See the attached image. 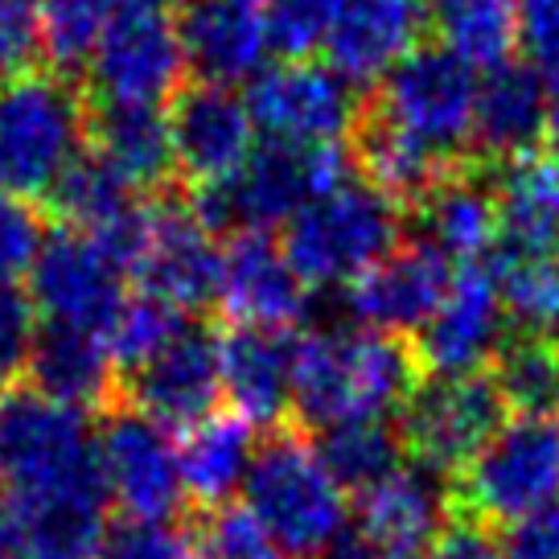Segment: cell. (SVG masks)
Returning <instances> with one entry per match:
<instances>
[{"label": "cell", "instance_id": "cell-53", "mask_svg": "<svg viewBox=\"0 0 559 559\" xmlns=\"http://www.w3.org/2000/svg\"><path fill=\"white\" fill-rule=\"evenodd\" d=\"M251 4H272V0H251Z\"/></svg>", "mask_w": 559, "mask_h": 559}, {"label": "cell", "instance_id": "cell-42", "mask_svg": "<svg viewBox=\"0 0 559 559\" xmlns=\"http://www.w3.org/2000/svg\"><path fill=\"white\" fill-rule=\"evenodd\" d=\"M41 0H0V87L41 62Z\"/></svg>", "mask_w": 559, "mask_h": 559}, {"label": "cell", "instance_id": "cell-28", "mask_svg": "<svg viewBox=\"0 0 559 559\" xmlns=\"http://www.w3.org/2000/svg\"><path fill=\"white\" fill-rule=\"evenodd\" d=\"M255 449H260L255 424H247L239 412H214L210 419H202L177 444L186 498L202 510L227 507L230 493L243 489Z\"/></svg>", "mask_w": 559, "mask_h": 559}, {"label": "cell", "instance_id": "cell-37", "mask_svg": "<svg viewBox=\"0 0 559 559\" xmlns=\"http://www.w3.org/2000/svg\"><path fill=\"white\" fill-rule=\"evenodd\" d=\"M193 547L198 559H288L243 507L206 510V519L193 531Z\"/></svg>", "mask_w": 559, "mask_h": 559}, {"label": "cell", "instance_id": "cell-32", "mask_svg": "<svg viewBox=\"0 0 559 559\" xmlns=\"http://www.w3.org/2000/svg\"><path fill=\"white\" fill-rule=\"evenodd\" d=\"M313 449L342 493H370L386 477H395L407 456L400 428H391L386 419H346L321 428Z\"/></svg>", "mask_w": 559, "mask_h": 559}, {"label": "cell", "instance_id": "cell-46", "mask_svg": "<svg viewBox=\"0 0 559 559\" xmlns=\"http://www.w3.org/2000/svg\"><path fill=\"white\" fill-rule=\"evenodd\" d=\"M0 559H29V543H25V526H21L17 510L0 502Z\"/></svg>", "mask_w": 559, "mask_h": 559}, {"label": "cell", "instance_id": "cell-5", "mask_svg": "<svg viewBox=\"0 0 559 559\" xmlns=\"http://www.w3.org/2000/svg\"><path fill=\"white\" fill-rule=\"evenodd\" d=\"M349 177V160L342 144L300 148L263 140L251 157L230 177L190 193V206L206 223L210 235H251V230L288 227L313 198L330 193Z\"/></svg>", "mask_w": 559, "mask_h": 559}, {"label": "cell", "instance_id": "cell-36", "mask_svg": "<svg viewBox=\"0 0 559 559\" xmlns=\"http://www.w3.org/2000/svg\"><path fill=\"white\" fill-rule=\"evenodd\" d=\"M181 325H186V313L169 309V305L157 297L136 293V297L123 300L120 317L111 321V330H107V349H111L116 367L128 374V370L144 367L157 349L169 346L177 333H181Z\"/></svg>", "mask_w": 559, "mask_h": 559}, {"label": "cell", "instance_id": "cell-26", "mask_svg": "<svg viewBox=\"0 0 559 559\" xmlns=\"http://www.w3.org/2000/svg\"><path fill=\"white\" fill-rule=\"evenodd\" d=\"M25 383L34 386L37 395L67 403L74 412H104L120 400V391H116L120 367L107 349L104 333L53 325V321H41Z\"/></svg>", "mask_w": 559, "mask_h": 559}, {"label": "cell", "instance_id": "cell-38", "mask_svg": "<svg viewBox=\"0 0 559 559\" xmlns=\"http://www.w3.org/2000/svg\"><path fill=\"white\" fill-rule=\"evenodd\" d=\"M37 333H41V313L34 297L17 284H4L0 288V395L25 383Z\"/></svg>", "mask_w": 559, "mask_h": 559}, {"label": "cell", "instance_id": "cell-20", "mask_svg": "<svg viewBox=\"0 0 559 559\" xmlns=\"http://www.w3.org/2000/svg\"><path fill=\"white\" fill-rule=\"evenodd\" d=\"M428 29V0H337L330 34H325V67L346 83H379L386 70L403 62Z\"/></svg>", "mask_w": 559, "mask_h": 559}, {"label": "cell", "instance_id": "cell-3", "mask_svg": "<svg viewBox=\"0 0 559 559\" xmlns=\"http://www.w3.org/2000/svg\"><path fill=\"white\" fill-rule=\"evenodd\" d=\"M243 498V510L288 559H317L346 539V493L297 428H272L260 440Z\"/></svg>", "mask_w": 559, "mask_h": 559}, {"label": "cell", "instance_id": "cell-34", "mask_svg": "<svg viewBox=\"0 0 559 559\" xmlns=\"http://www.w3.org/2000/svg\"><path fill=\"white\" fill-rule=\"evenodd\" d=\"M489 276L502 293L510 321L526 330H547L559 317V260L556 251H519L493 247Z\"/></svg>", "mask_w": 559, "mask_h": 559}, {"label": "cell", "instance_id": "cell-2", "mask_svg": "<svg viewBox=\"0 0 559 559\" xmlns=\"http://www.w3.org/2000/svg\"><path fill=\"white\" fill-rule=\"evenodd\" d=\"M0 477L13 507L107 498L87 412L17 386L0 395ZM111 502V498H107Z\"/></svg>", "mask_w": 559, "mask_h": 559}, {"label": "cell", "instance_id": "cell-21", "mask_svg": "<svg viewBox=\"0 0 559 559\" xmlns=\"http://www.w3.org/2000/svg\"><path fill=\"white\" fill-rule=\"evenodd\" d=\"M218 305L235 325L255 330H293L309 313V284L293 272L284 247L263 235H235L223 247V284Z\"/></svg>", "mask_w": 559, "mask_h": 559}, {"label": "cell", "instance_id": "cell-50", "mask_svg": "<svg viewBox=\"0 0 559 559\" xmlns=\"http://www.w3.org/2000/svg\"><path fill=\"white\" fill-rule=\"evenodd\" d=\"M148 4H160V9H165V4H186V0H148Z\"/></svg>", "mask_w": 559, "mask_h": 559}, {"label": "cell", "instance_id": "cell-4", "mask_svg": "<svg viewBox=\"0 0 559 559\" xmlns=\"http://www.w3.org/2000/svg\"><path fill=\"white\" fill-rule=\"evenodd\" d=\"M362 111L444 169L477 160V70L444 46H416L403 62H395L374 83V95L370 104H362Z\"/></svg>", "mask_w": 559, "mask_h": 559}, {"label": "cell", "instance_id": "cell-13", "mask_svg": "<svg viewBox=\"0 0 559 559\" xmlns=\"http://www.w3.org/2000/svg\"><path fill=\"white\" fill-rule=\"evenodd\" d=\"M123 280L128 272L91 235L53 227L29 267V297L37 313L53 325H74L107 337L128 300Z\"/></svg>", "mask_w": 559, "mask_h": 559}, {"label": "cell", "instance_id": "cell-30", "mask_svg": "<svg viewBox=\"0 0 559 559\" xmlns=\"http://www.w3.org/2000/svg\"><path fill=\"white\" fill-rule=\"evenodd\" d=\"M41 202L62 227L83 230V235H104L140 210L132 202V186L91 144L58 174Z\"/></svg>", "mask_w": 559, "mask_h": 559}, {"label": "cell", "instance_id": "cell-29", "mask_svg": "<svg viewBox=\"0 0 559 559\" xmlns=\"http://www.w3.org/2000/svg\"><path fill=\"white\" fill-rule=\"evenodd\" d=\"M498 190V247L559 251V169L547 157L493 165Z\"/></svg>", "mask_w": 559, "mask_h": 559}, {"label": "cell", "instance_id": "cell-44", "mask_svg": "<svg viewBox=\"0 0 559 559\" xmlns=\"http://www.w3.org/2000/svg\"><path fill=\"white\" fill-rule=\"evenodd\" d=\"M510 559H559V502L535 510L531 519L510 526L507 535Z\"/></svg>", "mask_w": 559, "mask_h": 559}, {"label": "cell", "instance_id": "cell-17", "mask_svg": "<svg viewBox=\"0 0 559 559\" xmlns=\"http://www.w3.org/2000/svg\"><path fill=\"white\" fill-rule=\"evenodd\" d=\"M165 116H169L177 177L190 190L230 177L255 148V123L247 99L235 87L190 83L169 99Z\"/></svg>", "mask_w": 559, "mask_h": 559}, {"label": "cell", "instance_id": "cell-25", "mask_svg": "<svg viewBox=\"0 0 559 559\" xmlns=\"http://www.w3.org/2000/svg\"><path fill=\"white\" fill-rule=\"evenodd\" d=\"M547 83L531 62H502L477 79V116H473V153L486 165L531 157L547 136Z\"/></svg>", "mask_w": 559, "mask_h": 559}, {"label": "cell", "instance_id": "cell-51", "mask_svg": "<svg viewBox=\"0 0 559 559\" xmlns=\"http://www.w3.org/2000/svg\"><path fill=\"white\" fill-rule=\"evenodd\" d=\"M551 342H556V349H559V317H556V325H551Z\"/></svg>", "mask_w": 559, "mask_h": 559}, {"label": "cell", "instance_id": "cell-23", "mask_svg": "<svg viewBox=\"0 0 559 559\" xmlns=\"http://www.w3.org/2000/svg\"><path fill=\"white\" fill-rule=\"evenodd\" d=\"M297 349L300 342L288 330L230 325L227 333H218L223 395L235 403V412L247 424L284 428L297 386Z\"/></svg>", "mask_w": 559, "mask_h": 559}, {"label": "cell", "instance_id": "cell-16", "mask_svg": "<svg viewBox=\"0 0 559 559\" xmlns=\"http://www.w3.org/2000/svg\"><path fill=\"white\" fill-rule=\"evenodd\" d=\"M510 337V313L502 293L489 276V267H461L449 284L437 313L419 330L416 358L432 379L453 374H481L486 362L498 358V349Z\"/></svg>", "mask_w": 559, "mask_h": 559}, {"label": "cell", "instance_id": "cell-48", "mask_svg": "<svg viewBox=\"0 0 559 559\" xmlns=\"http://www.w3.org/2000/svg\"><path fill=\"white\" fill-rule=\"evenodd\" d=\"M543 144H547V160L559 169V99L551 104V116H547V136H543Z\"/></svg>", "mask_w": 559, "mask_h": 559}, {"label": "cell", "instance_id": "cell-9", "mask_svg": "<svg viewBox=\"0 0 559 559\" xmlns=\"http://www.w3.org/2000/svg\"><path fill=\"white\" fill-rule=\"evenodd\" d=\"M507 424V403L489 374L428 379L400 412V437L419 469L453 481Z\"/></svg>", "mask_w": 559, "mask_h": 559}, {"label": "cell", "instance_id": "cell-47", "mask_svg": "<svg viewBox=\"0 0 559 559\" xmlns=\"http://www.w3.org/2000/svg\"><path fill=\"white\" fill-rule=\"evenodd\" d=\"M317 559H374V556H370L367 547H362V543L354 539V535H346V539H342V543H333L330 551H321V556H317Z\"/></svg>", "mask_w": 559, "mask_h": 559}, {"label": "cell", "instance_id": "cell-52", "mask_svg": "<svg viewBox=\"0 0 559 559\" xmlns=\"http://www.w3.org/2000/svg\"><path fill=\"white\" fill-rule=\"evenodd\" d=\"M0 502H4V477H0Z\"/></svg>", "mask_w": 559, "mask_h": 559}, {"label": "cell", "instance_id": "cell-11", "mask_svg": "<svg viewBox=\"0 0 559 559\" xmlns=\"http://www.w3.org/2000/svg\"><path fill=\"white\" fill-rule=\"evenodd\" d=\"M99 473L107 498L123 510V519H174L186 502L181 461H177L174 432L157 419L136 412L132 403L116 400L99 412L95 428Z\"/></svg>", "mask_w": 559, "mask_h": 559}, {"label": "cell", "instance_id": "cell-49", "mask_svg": "<svg viewBox=\"0 0 559 559\" xmlns=\"http://www.w3.org/2000/svg\"><path fill=\"white\" fill-rule=\"evenodd\" d=\"M514 4H519V17H523V13H531V9H543V4H551V0H514Z\"/></svg>", "mask_w": 559, "mask_h": 559}, {"label": "cell", "instance_id": "cell-40", "mask_svg": "<svg viewBox=\"0 0 559 559\" xmlns=\"http://www.w3.org/2000/svg\"><path fill=\"white\" fill-rule=\"evenodd\" d=\"M337 0H272L267 4V46L284 53V62H300L325 46Z\"/></svg>", "mask_w": 559, "mask_h": 559}, {"label": "cell", "instance_id": "cell-39", "mask_svg": "<svg viewBox=\"0 0 559 559\" xmlns=\"http://www.w3.org/2000/svg\"><path fill=\"white\" fill-rule=\"evenodd\" d=\"M95 559H198L193 531L174 519H120L107 523L104 547Z\"/></svg>", "mask_w": 559, "mask_h": 559}, {"label": "cell", "instance_id": "cell-24", "mask_svg": "<svg viewBox=\"0 0 559 559\" xmlns=\"http://www.w3.org/2000/svg\"><path fill=\"white\" fill-rule=\"evenodd\" d=\"M416 243L432 247L449 263L481 260L498 247V190L493 165L469 160L440 177L416 206Z\"/></svg>", "mask_w": 559, "mask_h": 559}, {"label": "cell", "instance_id": "cell-41", "mask_svg": "<svg viewBox=\"0 0 559 559\" xmlns=\"http://www.w3.org/2000/svg\"><path fill=\"white\" fill-rule=\"evenodd\" d=\"M41 243H46V214L29 198L0 193V288L29 276Z\"/></svg>", "mask_w": 559, "mask_h": 559}, {"label": "cell", "instance_id": "cell-10", "mask_svg": "<svg viewBox=\"0 0 559 559\" xmlns=\"http://www.w3.org/2000/svg\"><path fill=\"white\" fill-rule=\"evenodd\" d=\"M243 99L255 132L280 144H300V148L342 144L362 116L358 87L325 62H309V58L260 70L247 83Z\"/></svg>", "mask_w": 559, "mask_h": 559}, {"label": "cell", "instance_id": "cell-31", "mask_svg": "<svg viewBox=\"0 0 559 559\" xmlns=\"http://www.w3.org/2000/svg\"><path fill=\"white\" fill-rule=\"evenodd\" d=\"M428 25L440 34V46L473 70L510 62L523 37V17L514 0H428Z\"/></svg>", "mask_w": 559, "mask_h": 559}, {"label": "cell", "instance_id": "cell-19", "mask_svg": "<svg viewBox=\"0 0 559 559\" xmlns=\"http://www.w3.org/2000/svg\"><path fill=\"white\" fill-rule=\"evenodd\" d=\"M449 284H453V267L444 255L424 243H407L383 255L354 284H346L342 305L358 330L400 337V333H416L428 325Z\"/></svg>", "mask_w": 559, "mask_h": 559}, {"label": "cell", "instance_id": "cell-22", "mask_svg": "<svg viewBox=\"0 0 559 559\" xmlns=\"http://www.w3.org/2000/svg\"><path fill=\"white\" fill-rule=\"evenodd\" d=\"M177 41L186 53V70L198 83H251L263 70L267 21L251 0H186L177 13Z\"/></svg>", "mask_w": 559, "mask_h": 559}, {"label": "cell", "instance_id": "cell-7", "mask_svg": "<svg viewBox=\"0 0 559 559\" xmlns=\"http://www.w3.org/2000/svg\"><path fill=\"white\" fill-rule=\"evenodd\" d=\"M91 104L74 79L34 70L0 87V193L46 198L58 174L87 148Z\"/></svg>", "mask_w": 559, "mask_h": 559}, {"label": "cell", "instance_id": "cell-43", "mask_svg": "<svg viewBox=\"0 0 559 559\" xmlns=\"http://www.w3.org/2000/svg\"><path fill=\"white\" fill-rule=\"evenodd\" d=\"M523 41L526 62L539 70V79L551 91H559V0L523 13Z\"/></svg>", "mask_w": 559, "mask_h": 559}, {"label": "cell", "instance_id": "cell-33", "mask_svg": "<svg viewBox=\"0 0 559 559\" xmlns=\"http://www.w3.org/2000/svg\"><path fill=\"white\" fill-rule=\"evenodd\" d=\"M489 379L519 416L559 419V349L543 330L510 333Z\"/></svg>", "mask_w": 559, "mask_h": 559}, {"label": "cell", "instance_id": "cell-14", "mask_svg": "<svg viewBox=\"0 0 559 559\" xmlns=\"http://www.w3.org/2000/svg\"><path fill=\"white\" fill-rule=\"evenodd\" d=\"M132 272L144 297L165 300L177 313H198L206 305H218L223 247L218 235H210L206 223L198 218L190 198L160 193V202L148 206V235Z\"/></svg>", "mask_w": 559, "mask_h": 559}, {"label": "cell", "instance_id": "cell-12", "mask_svg": "<svg viewBox=\"0 0 559 559\" xmlns=\"http://www.w3.org/2000/svg\"><path fill=\"white\" fill-rule=\"evenodd\" d=\"M91 87L111 104L160 107L181 91L186 53L174 17L148 0H120L91 58Z\"/></svg>", "mask_w": 559, "mask_h": 559}, {"label": "cell", "instance_id": "cell-8", "mask_svg": "<svg viewBox=\"0 0 559 559\" xmlns=\"http://www.w3.org/2000/svg\"><path fill=\"white\" fill-rule=\"evenodd\" d=\"M453 514L477 526H514L559 502V419L519 416L498 428L453 481Z\"/></svg>", "mask_w": 559, "mask_h": 559}, {"label": "cell", "instance_id": "cell-18", "mask_svg": "<svg viewBox=\"0 0 559 559\" xmlns=\"http://www.w3.org/2000/svg\"><path fill=\"white\" fill-rule=\"evenodd\" d=\"M453 489L444 477L403 465L383 486L362 493L358 535L374 559H428L432 547L453 526Z\"/></svg>", "mask_w": 559, "mask_h": 559}, {"label": "cell", "instance_id": "cell-27", "mask_svg": "<svg viewBox=\"0 0 559 559\" xmlns=\"http://www.w3.org/2000/svg\"><path fill=\"white\" fill-rule=\"evenodd\" d=\"M87 144L132 190L160 193L177 177L169 116L153 104L95 99L87 111Z\"/></svg>", "mask_w": 559, "mask_h": 559}, {"label": "cell", "instance_id": "cell-6", "mask_svg": "<svg viewBox=\"0 0 559 559\" xmlns=\"http://www.w3.org/2000/svg\"><path fill=\"white\" fill-rule=\"evenodd\" d=\"M403 235L400 206L370 181L346 177L284 227V255L309 288H346L391 255Z\"/></svg>", "mask_w": 559, "mask_h": 559}, {"label": "cell", "instance_id": "cell-35", "mask_svg": "<svg viewBox=\"0 0 559 559\" xmlns=\"http://www.w3.org/2000/svg\"><path fill=\"white\" fill-rule=\"evenodd\" d=\"M116 9L120 0H41V53L53 74L74 79L91 67Z\"/></svg>", "mask_w": 559, "mask_h": 559}, {"label": "cell", "instance_id": "cell-1", "mask_svg": "<svg viewBox=\"0 0 559 559\" xmlns=\"http://www.w3.org/2000/svg\"><path fill=\"white\" fill-rule=\"evenodd\" d=\"M424 383L416 346L358 325L300 337L293 416L300 428H333L346 419H386L403 412Z\"/></svg>", "mask_w": 559, "mask_h": 559}, {"label": "cell", "instance_id": "cell-15", "mask_svg": "<svg viewBox=\"0 0 559 559\" xmlns=\"http://www.w3.org/2000/svg\"><path fill=\"white\" fill-rule=\"evenodd\" d=\"M123 403L157 419L169 432H190L202 419L218 412L223 400V358H218V333L186 321L181 333L165 349H157L144 367L128 370Z\"/></svg>", "mask_w": 559, "mask_h": 559}, {"label": "cell", "instance_id": "cell-45", "mask_svg": "<svg viewBox=\"0 0 559 559\" xmlns=\"http://www.w3.org/2000/svg\"><path fill=\"white\" fill-rule=\"evenodd\" d=\"M428 559H510V556H507V543L493 539L486 526L453 519V526L444 531V539L432 547Z\"/></svg>", "mask_w": 559, "mask_h": 559}]
</instances>
